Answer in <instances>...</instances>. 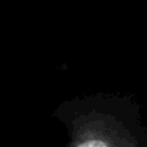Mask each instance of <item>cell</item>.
<instances>
[]
</instances>
